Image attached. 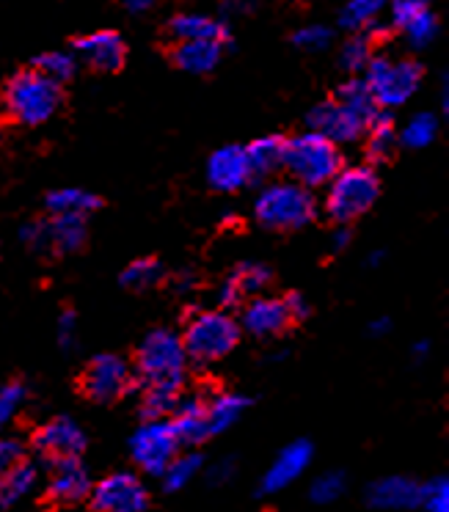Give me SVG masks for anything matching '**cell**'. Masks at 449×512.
<instances>
[{"mask_svg":"<svg viewBox=\"0 0 449 512\" xmlns=\"http://www.w3.org/2000/svg\"><path fill=\"white\" fill-rule=\"evenodd\" d=\"M61 86L45 78L34 67L17 72L6 86H3V111L14 124L23 127H39L50 122L61 108Z\"/></svg>","mask_w":449,"mask_h":512,"instance_id":"6da1fadb","label":"cell"},{"mask_svg":"<svg viewBox=\"0 0 449 512\" xmlns=\"http://www.w3.org/2000/svg\"><path fill=\"white\" fill-rule=\"evenodd\" d=\"M284 168L304 188H326L342 168V149L315 130L284 138Z\"/></svg>","mask_w":449,"mask_h":512,"instance_id":"7a4b0ae2","label":"cell"},{"mask_svg":"<svg viewBox=\"0 0 449 512\" xmlns=\"http://www.w3.org/2000/svg\"><path fill=\"white\" fill-rule=\"evenodd\" d=\"M317 212L312 190L301 182H270L262 188L254 204L257 221L270 232H298L312 223Z\"/></svg>","mask_w":449,"mask_h":512,"instance_id":"3957f363","label":"cell"},{"mask_svg":"<svg viewBox=\"0 0 449 512\" xmlns=\"http://www.w3.org/2000/svg\"><path fill=\"white\" fill-rule=\"evenodd\" d=\"M133 369L135 380H141V386H152V383L185 386L188 356H185L180 334H174L169 328L149 331L135 350Z\"/></svg>","mask_w":449,"mask_h":512,"instance_id":"277c9868","label":"cell"},{"mask_svg":"<svg viewBox=\"0 0 449 512\" xmlns=\"http://www.w3.org/2000/svg\"><path fill=\"white\" fill-rule=\"evenodd\" d=\"M180 339L188 361L210 367L235 350L240 342V323L226 312H199L188 320Z\"/></svg>","mask_w":449,"mask_h":512,"instance_id":"5b68a950","label":"cell"},{"mask_svg":"<svg viewBox=\"0 0 449 512\" xmlns=\"http://www.w3.org/2000/svg\"><path fill=\"white\" fill-rule=\"evenodd\" d=\"M326 188L328 218L334 223H350L372 210L381 193V179L370 166H342Z\"/></svg>","mask_w":449,"mask_h":512,"instance_id":"8992f818","label":"cell"},{"mask_svg":"<svg viewBox=\"0 0 449 512\" xmlns=\"http://www.w3.org/2000/svg\"><path fill=\"white\" fill-rule=\"evenodd\" d=\"M364 83L381 111L403 108L422 83V67L414 58L375 56L364 67Z\"/></svg>","mask_w":449,"mask_h":512,"instance_id":"52a82bcc","label":"cell"},{"mask_svg":"<svg viewBox=\"0 0 449 512\" xmlns=\"http://www.w3.org/2000/svg\"><path fill=\"white\" fill-rule=\"evenodd\" d=\"M135 386V369L127 358L116 353H102L91 358L83 375H80V391L83 397L97 405H111L130 394Z\"/></svg>","mask_w":449,"mask_h":512,"instance_id":"ba28073f","label":"cell"},{"mask_svg":"<svg viewBox=\"0 0 449 512\" xmlns=\"http://www.w3.org/2000/svg\"><path fill=\"white\" fill-rule=\"evenodd\" d=\"M180 438L169 419H146L130 438V457L149 477H160L180 452Z\"/></svg>","mask_w":449,"mask_h":512,"instance_id":"9c48e42d","label":"cell"},{"mask_svg":"<svg viewBox=\"0 0 449 512\" xmlns=\"http://www.w3.org/2000/svg\"><path fill=\"white\" fill-rule=\"evenodd\" d=\"M91 510L100 512H144L149 507V490L133 471H113L91 485Z\"/></svg>","mask_w":449,"mask_h":512,"instance_id":"30bf717a","label":"cell"},{"mask_svg":"<svg viewBox=\"0 0 449 512\" xmlns=\"http://www.w3.org/2000/svg\"><path fill=\"white\" fill-rule=\"evenodd\" d=\"M89 468L80 463V457H56L47 468V499L58 507H72L89 499L91 493Z\"/></svg>","mask_w":449,"mask_h":512,"instance_id":"8fae6325","label":"cell"},{"mask_svg":"<svg viewBox=\"0 0 449 512\" xmlns=\"http://www.w3.org/2000/svg\"><path fill=\"white\" fill-rule=\"evenodd\" d=\"M86 433L78 422H72L69 416H56L45 422L34 433V449L47 460L56 457H80L86 452Z\"/></svg>","mask_w":449,"mask_h":512,"instance_id":"7c38bea8","label":"cell"},{"mask_svg":"<svg viewBox=\"0 0 449 512\" xmlns=\"http://www.w3.org/2000/svg\"><path fill=\"white\" fill-rule=\"evenodd\" d=\"M75 56L86 64L94 72H102V75H111V72H119L127 61V45L119 34L113 31H94V34H86L75 39Z\"/></svg>","mask_w":449,"mask_h":512,"instance_id":"4fadbf2b","label":"cell"},{"mask_svg":"<svg viewBox=\"0 0 449 512\" xmlns=\"http://www.w3.org/2000/svg\"><path fill=\"white\" fill-rule=\"evenodd\" d=\"M254 179L248 166L246 146H221L207 160V182L218 193H235L243 190Z\"/></svg>","mask_w":449,"mask_h":512,"instance_id":"5bb4252c","label":"cell"},{"mask_svg":"<svg viewBox=\"0 0 449 512\" xmlns=\"http://www.w3.org/2000/svg\"><path fill=\"white\" fill-rule=\"evenodd\" d=\"M287 325H292V317L287 312L284 298H268V295H251L246 309L240 314V328H246L251 336L270 339L279 336Z\"/></svg>","mask_w":449,"mask_h":512,"instance_id":"9a60e30c","label":"cell"},{"mask_svg":"<svg viewBox=\"0 0 449 512\" xmlns=\"http://www.w3.org/2000/svg\"><path fill=\"white\" fill-rule=\"evenodd\" d=\"M309 130H315V133H323L326 138H331L334 144H353V141H359L364 130H367V124L359 122L348 108H342L337 100L323 102V105H317L309 113Z\"/></svg>","mask_w":449,"mask_h":512,"instance_id":"2e32d148","label":"cell"},{"mask_svg":"<svg viewBox=\"0 0 449 512\" xmlns=\"http://www.w3.org/2000/svg\"><path fill=\"white\" fill-rule=\"evenodd\" d=\"M312 463V446L309 441H295V444L284 446L279 457L273 460V466L265 471L262 477V493H279V490L290 488L295 479L301 477L306 466Z\"/></svg>","mask_w":449,"mask_h":512,"instance_id":"e0dca14e","label":"cell"},{"mask_svg":"<svg viewBox=\"0 0 449 512\" xmlns=\"http://www.w3.org/2000/svg\"><path fill=\"white\" fill-rule=\"evenodd\" d=\"M221 39H191V42H171V61L174 67L188 75H210L224 58Z\"/></svg>","mask_w":449,"mask_h":512,"instance_id":"ac0fdd59","label":"cell"},{"mask_svg":"<svg viewBox=\"0 0 449 512\" xmlns=\"http://www.w3.org/2000/svg\"><path fill=\"white\" fill-rule=\"evenodd\" d=\"M171 427L180 438V444L199 446L202 441L210 438V427H207V400L204 397H180L177 408L171 411Z\"/></svg>","mask_w":449,"mask_h":512,"instance_id":"d6986e66","label":"cell"},{"mask_svg":"<svg viewBox=\"0 0 449 512\" xmlns=\"http://www.w3.org/2000/svg\"><path fill=\"white\" fill-rule=\"evenodd\" d=\"M45 226L47 254H78L86 245V237H89L86 215H50V218H45Z\"/></svg>","mask_w":449,"mask_h":512,"instance_id":"ffe728a7","label":"cell"},{"mask_svg":"<svg viewBox=\"0 0 449 512\" xmlns=\"http://www.w3.org/2000/svg\"><path fill=\"white\" fill-rule=\"evenodd\" d=\"M375 510H414L419 507V482L408 477H383L367 493Z\"/></svg>","mask_w":449,"mask_h":512,"instance_id":"44dd1931","label":"cell"},{"mask_svg":"<svg viewBox=\"0 0 449 512\" xmlns=\"http://www.w3.org/2000/svg\"><path fill=\"white\" fill-rule=\"evenodd\" d=\"M226 25L210 14L182 12L171 17L169 39L171 42H191V39H221L226 42Z\"/></svg>","mask_w":449,"mask_h":512,"instance_id":"7402d4cb","label":"cell"},{"mask_svg":"<svg viewBox=\"0 0 449 512\" xmlns=\"http://www.w3.org/2000/svg\"><path fill=\"white\" fill-rule=\"evenodd\" d=\"M36 485H39V468L28 457H23L6 477L0 479V507L20 504L34 493Z\"/></svg>","mask_w":449,"mask_h":512,"instance_id":"603a6c76","label":"cell"},{"mask_svg":"<svg viewBox=\"0 0 449 512\" xmlns=\"http://www.w3.org/2000/svg\"><path fill=\"white\" fill-rule=\"evenodd\" d=\"M246 155L254 179L270 177V174H276L279 168H284V138H281V135L257 138L254 144L246 146Z\"/></svg>","mask_w":449,"mask_h":512,"instance_id":"cb8c5ba5","label":"cell"},{"mask_svg":"<svg viewBox=\"0 0 449 512\" xmlns=\"http://www.w3.org/2000/svg\"><path fill=\"white\" fill-rule=\"evenodd\" d=\"M45 204L50 215H86L89 218L91 212L100 210L102 199L83 188H58L47 193Z\"/></svg>","mask_w":449,"mask_h":512,"instance_id":"d4e9b609","label":"cell"},{"mask_svg":"<svg viewBox=\"0 0 449 512\" xmlns=\"http://www.w3.org/2000/svg\"><path fill=\"white\" fill-rule=\"evenodd\" d=\"M270 270L265 265H243L232 273V279L224 284V292H221V301L224 303H237L240 298H251V295H259L270 284Z\"/></svg>","mask_w":449,"mask_h":512,"instance_id":"484cf974","label":"cell"},{"mask_svg":"<svg viewBox=\"0 0 449 512\" xmlns=\"http://www.w3.org/2000/svg\"><path fill=\"white\" fill-rule=\"evenodd\" d=\"M367 141H364V149H367V157H370L372 163H383V160H389L394 155V149L400 144V133H397V127H394L392 116H386V113H378L370 124H367Z\"/></svg>","mask_w":449,"mask_h":512,"instance_id":"4316f807","label":"cell"},{"mask_svg":"<svg viewBox=\"0 0 449 512\" xmlns=\"http://www.w3.org/2000/svg\"><path fill=\"white\" fill-rule=\"evenodd\" d=\"M334 100L342 105V108H348L359 122L370 124L378 113H381V108H378V102L372 100L370 89H367V83H364V78H350L348 83H342L337 89V97Z\"/></svg>","mask_w":449,"mask_h":512,"instance_id":"83f0119b","label":"cell"},{"mask_svg":"<svg viewBox=\"0 0 449 512\" xmlns=\"http://www.w3.org/2000/svg\"><path fill=\"white\" fill-rule=\"evenodd\" d=\"M248 400L240 394H215L213 400H207V427L210 435L226 433L235 422H240V416L246 413Z\"/></svg>","mask_w":449,"mask_h":512,"instance_id":"f1b7e54d","label":"cell"},{"mask_svg":"<svg viewBox=\"0 0 449 512\" xmlns=\"http://www.w3.org/2000/svg\"><path fill=\"white\" fill-rule=\"evenodd\" d=\"M185 386H166V383H152L144 386L141 394V413L146 419H169L171 411L177 408Z\"/></svg>","mask_w":449,"mask_h":512,"instance_id":"f546056e","label":"cell"},{"mask_svg":"<svg viewBox=\"0 0 449 512\" xmlns=\"http://www.w3.org/2000/svg\"><path fill=\"white\" fill-rule=\"evenodd\" d=\"M386 12V0H348L339 14V23L348 31H370Z\"/></svg>","mask_w":449,"mask_h":512,"instance_id":"4dcf8cb0","label":"cell"},{"mask_svg":"<svg viewBox=\"0 0 449 512\" xmlns=\"http://www.w3.org/2000/svg\"><path fill=\"white\" fill-rule=\"evenodd\" d=\"M199 471H202V457L196 455V452H185V455L177 452V457L166 466L160 479H163V488L169 490V493H177V490L188 488L193 479L199 477Z\"/></svg>","mask_w":449,"mask_h":512,"instance_id":"1f68e13d","label":"cell"},{"mask_svg":"<svg viewBox=\"0 0 449 512\" xmlns=\"http://www.w3.org/2000/svg\"><path fill=\"white\" fill-rule=\"evenodd\" d=\"M160 281H163V265H160L158 259H152V256L135 259L122 273V284L133 292L152 290V287H158Z\"/></svg>","mask_w":449,"mask_h":512,"instance_id":"d6a6232c","label":"cell"},{"mask_svg":"<svg viewBox=\"0 0 449 512\" xmlns=\"http://www.w3.org/2000/svg\"><path fill=\"white\" fill-rule=\"evenodd\" d=\"M36 72H42L45 78H50L58 86H64L69 80L75 78V69H78V61L72 53H64V50H50V53H42V56L34 61Z\"/></svg>","mask_w":449,"mask_h":512,"instance_id":"836d02e7","label":"cell"},{"mask_svg":"<svg viewBox=\"0 0 449 512\" xmlns=\"http://www.w3.org/2000/svg\"><path fill=\"white\" fill-rule=\"evenodd\" d=\"M438 135V119L433 113H416L405 122L403 133H400V141L411 149H425L436 141Z\"/></svg>","mask_w":449,"mask_h":512,"instance_id":"e575fe53","label":"cell"},{"mask_svg":"<svg viewBox=\"0 0 449 512\" xmlns=\"http://www.w3.org/2000/svg\"><path fill=\"white\" fill-rule=\"evenodd\" d=\"M372 58H375V39L367 31H353V36L342 45V64L350 72H361Z\"/></svg>","mask_w":449,"mask_h":512,"instance_id":"d590c367","label":"cell"},{"mask_svg":"<svg viewBox=\"0 0 449 512\" xmlns=\"http://www.w3.org/2000/svg\"><path fill=\"white\" fill-rule=\"evenodd\" d=\"M403 34L408 39V45L414 50H422L438 36V17L430 9H425V12H419L403 25Z\"/></svg>","mask_w":449,"mask_h":512,"instance_id":"8d00e7d4","label":"cell"},{"mask_svg":"<svg viewBox=\"0 0 449 512\" xmlns=\"http://www.w3.org/2000/svg\"><path fill=\"white\" fill-rule=\"evenodd\" d=\"M28 400V389L20 380H9V383H0V435L3 430L14 422V416L20 413V408Z\"/></svg>","mask_w":449,"mask_h":512,"instance_id":"74e56055","label":"cell"},{"mask_svg":"<svg viewBox=\"0 0 449 512\" xmlns=\"http://www.w3.org/2000/svg\"><path fill=\"white\" fill-rule=\"evenodd\" d=\"M331 42H334V31L320 23H309L292 34V45L304 53H323L326 47H331Z\"/></svg>","mask_w":449,"mask_h":512,"instance_id":"f35d334b","label":"cell"},{"mask_svg":"<svg viewBox=\"0 0 449 512\" xmlns=\"http://www.w3.org/2000/svg\"><path fill=\"white\" fill-rule=\"evenodd\" d=\"M342 493H345V474H339V471H326V474H320V477L312 482L309 499L315 501V504H331V501H337Z\"/></svg>","mask_w":449,"mask_h":512,"instance_id":"ab89813d","label":"cell"},{"mask_svg":"<svg viewBox=\"0 0 449 512\" xmlns=\"http://www.w3.org/2000/svg\"><path fill=\"white\" fill-rule=\"evenodd\" d=\"M419 507L430 512H447L449 510V482L447 477H436L419 485Z\"/></svg>","mask_w":449,"mask_h":512,"instance_id":"60d3db41","label":"cell"},{"mask_svg":"<svg viewBox=\"0 0 449 512\" xmlns=\"http://www.w3.org/2000/svg\"><path fill=\"white\" fill-rule=\"evenodd\" d=\"M386 6H389V14H392V23L397 28H403L411 17L430 9V0H386Z\"/></svg>","mask_w":449,"mask_h":512,"instance_id":"b9f144b4","label":"cell"},{"mask_svg":"<svg viewBox=\"0 0 449 512\" xmlns=\"http://www.w3.org/2000/svg\"><path fill=\"white\" fill-rule=\"evenodd\" d=\"M25 455V444H20L17 438H6L0 435V479L6 477Z\"/></svg>","mask_w":449,"mask_h":512,"instance_id":"7bdbcfd3","label":"cell"},{"mask_svg":"<svg viewBox=\"0 0 449 512\" xmlns=\"http://www.w3.org/2000/svg\"><path fill=\"white\" fill-rule=\"evenodd\" d=\"M56 328H58V342H61V347H72L75 345V336H78V314L64 309L61 317H58Z\"/></svg>","mask_w":449,"mask_h":512,"instance_id":"ee69618b","label":"cell"},{"mask_svg":"<svg viewBox=\"0 0 449 512\" xmlns=\"http://www.w3.org/2000/svg\"><path fill=\"white\" fill-rule=\"evenodd\" d=\"M284 303H287V312H290L292 323H301L309 317V301H306L304 295H298V292H290V295H284Z\"/></svg>","mask_w":449,"mask_h":512,"instance_id":"f6af8a7d","label":"cell"},{"mask_svg":"<svg viewBox=\"0 0 449 512\" xmlns=\"http://www.w3.org/2000/svg\"><path fill=\"white\" fill-rule=\"evenodd\" d=\"M262 0H224V9L229 14H248L257 9Z\"/></svg>","mask_w":449,"mask_h":512,"instance_id":"bcb514c9","label":"cell"},{"mask_svg":"<svg viewBox=\"0 0 449 512\" xmlns=\"http://www.w3.org/2000/svg\"><path fill=\"white\" fill-rule=\"evenodd\" d=\"M119 3H122L124 12L144 14V12H149V9H155L160 0H119Z\"/></svg>","mask_w":449,"mask_h":512,"instance_id":"7dc6e473","label":"cell"},{"mask_svg":"<svg viewBox=\"0 0 449 512\" xmlns=\"http://www.w3.org/2000/svg\"><path fill=\"white\" fill-rule=\"evenodd\" d=\"M350 243V229L348 223H337V229L331 234V248L334 251H342V248H348Z\"/></svg>","mask_w":449,"mask_h":512,"instance_id":"c3c4849f","label":"cell"},{"mask_svg":"<svg viewBox=\"0 0 449 512\" xmlns=\"http://www.w3.org/2000/svg\"><path fill=\"white\" fill-rule=\"evenodd\" d=\"M232 477V463L226 460V463H221V466L215 468V474H213V482H224V479Z\"/></svg>","mask_w":449,"mask_h":512,"instance_id":"681fc988","label":"cell"},{"mask_svg":"<svg viewBox=\"0 0 449 512\" xmlns=\"http://www.w3.org/2000/svg\"><path fill=\"white\" fill-rule=\"evenodd\" d=\"M372 334H383V331H389V320L386 317H381V320H375V323L370 325Z\"/></svg>","mask_w":449,"mask_h":512,"instance_id":"f907efd6","label":"cell"},{"mask_svg":"<svg viewBox=\"0 0 449 512\" xmlns=\"http://www.w3.org/2000/svg\"><path fill=\"white\" fill-rule=\"evenodd\" d=\"M427 350H430V345H427V342H419V345L414 347V353H416V358H422L427 353Z\"/></svg>","mask_w":449,"mask_h":512,"instance_id":"816d5d0a","label":"cell"},{"mask_svg":"<svg viewBox=\"0 0 449 512\" xmlns=\"http://www.w3.org/2000/svg\"><path fill=\"white\" fill-rule=\"evenodd\" d=\"M381 259H383L381 251H378V254H372V256H370V265H378V262H381Z\"/></svg>","mask_w":449,"mask_h":512,"instance_id":"f5cc1de1","label":"cell"},{"mask_svg":"<svg viewBox=\"0 0 449 512\" xmlns=\"http://www.w3.org/2000/svg\"><path fill=\"white\" fill-rule=\"evenodd\" d=\"M0 141H3V133H0Z\"/></svg>","mask_w":449,"mask_h":512,"instance_id":"db71d44e","label":"cell"}]
</instances>
